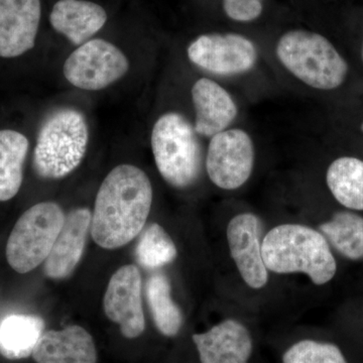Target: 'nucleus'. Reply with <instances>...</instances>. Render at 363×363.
<instances>
[{"label":"nucleus","instance_id":"nucleus-6","mask_svg":"<svg viewBox=\"0 0 363 363\" xmlns=\"http://www.w3.org/2000/svg\"><path fill=\"white\" fill-rule=\"evenodd\" d=\"M65 218L62 208L54 202L38 203L26 210L7 240L9 266L18 274H26L45 262Z\"/></svg>","mask_w":363,"mask_h":363},{"label":"nucleus","instance_id":"nucleus-7","mask_svg":"<svg viewBox=\"0 0 363 363\" xmlns=\"http://www.w3.org/2000/svg\"><path fill=\"white\" fill-rule=\"evenodd\" d=\"M130 62L116 45L101 39L79 45L64 64V76L79 89H105L123 77Z\"/></svg>","mask_w":363,"mask_h":363},{"label":"nucleus","instance_id":"nucleus-16","mask_svg":"<svg viewBox=\"0 0 363 363\" xmlns=\"http://www.w3.org/2000/svg\"><path fill=\"white\" fill-rule=\"evenodd\" d=\"M32 355L37 363L97 362L92 336L78 325L44 332Z\"/></svg>","mask_w":363,"mask_h":363},{"label":"nucleus","instance_id":"nucleus-17","mask_svg":"<svg viewBox=\"0 0 363 363\" xmlns=\"http://www.w3.org/2000/svg\"><path fill=\"white\" fill-rule=\"evenodd\" d=\"M106 21L104 7L87 0H59L50 16L54 30L76 45L88 42Z\"/></svg>","mask_w":363,"mask_h":363},{"label":"nucleus","instance_id":"nucleus-1","mask_svg":"<svg viewBox=\"0 0 363 363\" xmlns=\"http://www.w3.org/2000/svg\"><path fill=\"white\" fill-rule=\"evenodd\" d=\"M152 204V187L147 174L131 164L112 169L102 182L95 200L90 233L96 245L116 250L142 233Z\"/></svg>","mask_w":363,"mask_h":363},{"label":"nucleus","instance_id":"nucleus-22","mask_svg":"<svg viewBox=\"0 0 363 363\" xmlns=\"http://www.w3.org/2000/svg\"><path fill=\"white\" fill-rule=\"evenodd\" d=\"M334 247L351 259L363 257V218L350 212H341L320 227Z\"/></svg>","mask_w":363,"mask_h":363},{"label":"nucleus","instance_id":"nucleus-19","mask_svg":"<svg viewBox=\"0 0 363 363\" xmlns=\"http://www.w3.org/2000/svg\"><path fill=\"white\" fill-rule=\"evenodd\" d=\"M30 143L23 133L0 130V202L18 194L23 180V164Z\"/></svg>","mask_w":363,"mask_h":363},{"label":"nucleus","instance_id":"nucleus-9","mask_svg":"<svg viewBox=\"0 0 363 363\" xmlns=\"http://www.w3.org/2000/svg\"><path fill=\"white\" fill-rule=\"evenodd\" d=\"M252 136L231 128L212 136L208 147L206 171L210 180L223 190H236L252 176L255 166Z\"/></svg>","mask_w":363,"mask_h":363},{"label":"nucleus","instance_id":"nucleus-15","mask_svg":"<svg viewBox=\"0 0 363 363\" xmlns=\"http://www.w3.org/2000/svg\"><path fill=\"white\" fill-rule=\"evenodd\" d=\"M202 363H247L252 343L247 329L240 322L226 320L209 331L195 334Z\"/></svg>","mask_w":363,"mask_h":363},{"label":"nucleus","instance_id":"nucleus-3","mask_svg":"<svg viewBox=\"0 0 363 363\" xmlns=\"http://www.w3.org/2000/svg\"><path fill=\"white\" fill-rule=\"evenodd\" d=\"M89 143L87 121L80 111L61 108L43 123L33 150V168L43 179L56 180L75 171Z\"/></svg>","mask_w":363,"mask_h":363},{"label":"nucleus","instance_id":"nucleus-14","mask_svg":"<svg viewBox=\"0 0 363 363\" xmlns=\"http://www.w3.org/2000/svg\"><path fill=\"white\" fill-rule=\"evenodd\" d=\"M196 133L212 138L227 130L238 114V105L225 88L211 79L196 81L192 91Z\"/></svg>","mask_w":363,"mask_h":363},{"label":"nucleus","instance_id":"nucleus-23","mask_svg":"<svg viewBox=\"0 0 363 363\" xmlns=\"http://www.w3.org/2000/svg\"><path fill=\"white\" fill-rule=\"evenodd\" d=\"M177 247L161 225L150 224L136 247V259L145 269H157L176 259Z\"/></svg>","mask_w":363,"mask_h":363},{"label":"nucleus","instance_id":"nucleus-5","mask_svg":"<svg viewBox=\"0 0 363 363\" xmlns=\"http://www.w3.org/2000/svg\"><path fill=\"white\" fill-rule=\"evenodd\" d=\"M150 143L157 168L167 183L176 188L194 183L201 150L194 126L185 116L178 112L162 114L152 128Z\"/></svg>","mask_w":363,"mask_h":363},{"label":"nucleus","instance_id":"nucleus-21","mask_svg":"<svg viewBox=\"0 0 363 363\" xmlns=\"http://www.w3.org/2000/svg\"><path fill=\"white\" fill-rule=\"evenodd\" d=\"M147 297L157 330L168 337L177 335L183 323V317L172 298L168 279L160 274L150 277L147 281Z\"/></svg>","mask_w":363,"mask_h":363},{"label":"nucleus","instance_id":"nucleus-24","mask_svg":"<svg viewBox=\"0 0 363 363\" xmlns=\"http://www.w3.org/2000/svg\"><path fill=\"white\" fill-rule=\"evenodd\" d=\"M284 363H347L342 353L333 344L301 341L284 355Z\"/></svg>","mask_w":363,"mask_h":363},{"label":"nucleus","instance_id":"nucleus-11","mask_svg":"<svg viewBox=\"0 0 363 363\" xmlns=\"http://www.w3.org/2000/svg\"><path fill=\"white\" fill-rule=\"evenodd\" d=\"M40 0H0V57L16 58L35 45Z\"/></svg>","mask_w":363,"mask_h":363},{"label":"nucleus","instance_id":"nucleus-2","mask_svg":"<svg viewBox=\"0 0 363 363\" xmlns=\"http://www.w3.org/2000/svg\"><path fill=\"white\" fill-rule=\"evenodd\" d=\"M262 255L269 271L277 274L304 272L316 285H324L336 274V262L321 233L298 224H284L264 236Z\"/></svg>","mask_w":363,"mask_h":363},{"label":"nucleus","instance_id":"nucleus-10","mask_svg":"<svg viewBox=\"0 0 363 363\" xmlns=\"http://www.w3.org/2000/svg\"><path fill=\"white\" fill-rule=\"evenodd\" d=\"M105 315L121 327L125 338L142 335L145 329L142 302L140 269L128 264L117 269L111 278L104 300Z\"/></svg>","mask_w":363,"mask_h":363},{"label":"nucleus","instance_id":"nucleus-12","mask_svg":"<svg viewBox=\"0 0 363 363\" xmlns=\"http://www.w3.org/2000/svg\"><path fill=\"white\" fill-rule=\"evenodd\" d=\"M227 240L231 257L245 283L252 289L266 286L269 274L262 259L259 218L252 213L233 217L227 226Z\"/></svg>","mask_w":363,"mask_h":363},{"label":"nucleus","instance_id":"nucleus-4","mask_svg":"<svg viewBox=\"0 0 363 363\" xmlns=\"http://www.w3.org/2000/svg\"><path fill=\"white\" fill-rule=\"evenodd\" d=\"M276 54L286 70L314 89H336L347 75L345 60L317 33L294 30L284 33L277 44Z\"/></svg>","mask_w":363,"mask_h":363},{"label":"nucleus","instance_id":"nucleus-13","mask_svg":"<svg viewBox=\"0 0 363 363\" xmlns=\"http://www.w3.org/2000/svg\"><path fill=\"white\" fill-rule=\"evenodd\" d=\"M92 213L88 208H77L67 215L58 238L45 260L48 278L63 279L75 271L84 252L91 229Z\"/></svg>","mask_w":363,"mask_h":363},{"label":"nucleus","instance_id":"nucleus-25","mask_svg":"<svg viewBox=\"0 0 363 363\" xmlns=\"http://www.w3.org/2000/svg\"><path fill=\"white\" fill-rule=\"evenodd\" d=\"M223 9L231 20L250 23L259 18L264 6L262 0H223Z\"/></svg>","mask_w":363,"mask_h":363},{"label":"nucleus","instance_id":"nucleus-20","mask_svg":"<svg viewBox=\"0 0 363 363\" xmlns=\"http://www.w3.org/2000/svg\"><path fill=\"white\" fill-rule=\"evenodd\" d=\"M327 185L344 207L363 210V162L357 157L335 160L327 171Z\"/></svg>","mask_w":363,"mask_h":363},{"label":"nucleus","instance_id":"nucleus-18","mask_svg":"<svg viewBox=\"0 0 363 363\" xmlns=\"http://www.w3.org/2000/svg\"><path fill=\"white\" fill-rule=\"evenodd\" d=\"M45 322L30 315H11L0 322V354L11 360L33 354L44 333Z\"/></svg>","mask_w":363,"mask_h":363},{"label":"nucleus","instance_id":"nucleus-8","mask_svg":"<svg viewBox=\"0 0 363 363\" xmlns=\"http://www.w3.org/2000/svg\"><path fill=\"white\" fill-rule=\"evenodd\" d=\"M188 58L198 68L218 76L252 70L259 59L252 40L240 33H206L189 45Z\"/></svg>","mask_w":363,"mask_h":363}]
</instances>
